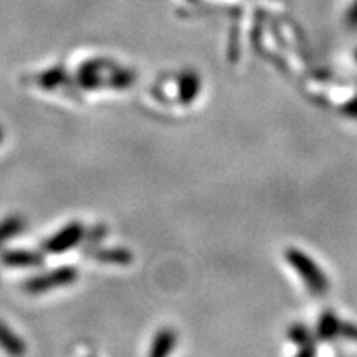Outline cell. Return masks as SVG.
<instances>
[{"label": "cell", "instance_id": "6da1fadb", "mask_svg": "<svg viewBox=\"0 0 357 357\" xmlns=\"http://www.w3.org/2000/svg\"><path fill=\"white\" fill-rule=\"evenodd\" d=\"M284 258L289 263V266L300 275L303 283L306 284V288L310 289L311 294L314 296H324L329 289V280L321 266L312 260L311 257H307L306 253H303L298 248H288L284 253Z\"/></svg>", "mask_w": 357, "mask_h": 357}, {"label": "cell", "instance_id": "7a4b0ae2", "mask_svg": "<svg viewBox=\"0 0 357 357\" xmlns=\"http://www.w3.org/2000/svg\"><path fill=\"white\" fill-rule=\"evenodd\" d=\"M78 280V271L71 266H61L56 270L48 271L35 278L29 280L24 284L25 291L30 294H43L52 291L55 288H63L68 284H73Z\"/></svg>", "mask_w": 357, "mask_h": 357}, {"label": "cell", "instance_id": "3957f363", "mask_svg": "<svg viewBox=\"0 0 357 357\" xmlns=\"http://www.w3.org/2000/svg\"><path fill=\"white\" fill-rule=\"evenodd\" d=\"M83 235H84V229L82 223L71 222L43 243L45 253H50V255H60V253L68 252V250L77 247V245L82 242Z\"/></svg>", "mask_w": 357, "mask_h": 357}, {"label": "cell", "instance_id": "277c9868", "mask_svg": "<svg viewBox=\"0 0 357 357\" xmlns=\"http://www.w3.org/2000/svg\"><path fill=\"white\" fill-rule=\"evenodd\" d=\"M0 260L8 268H35L43 263V257L32 250H7L0 255Z\"/></svg>", "mask_w": 357, "mask_h": 357}, {"label": "cell", "instance_id": "5b68a950", "mask_svg": "<svg viewBox=\"0 0 357 357\" xmlns=\"http://www.w3.org/2000/svg\"><path fill=\"white\" fill-rule=\"evenodd\" d=\"M177 346V333L171 328H162L158 331L149 349V357H169Z\"/></svg>", "mask_w": 357, "mask_h": 357}, {"label": "cell", "instance_id": "8992f818", "mask_svg": "<svg viewBox=\"0 0 357 357\" xmlns=\"http://www.w3.org/2000/svg\"><path fill=\"white\" fill-rule=\"evenodd\" d=\"M0 349L6 351L10 357H22L26 352L25 342L2 321H0Z\"/></svg>", "mask_w": 357, "mask_h": 357}, {"label": "cell", "instance_id": "52a82bcc", "mask_svg": "<svg viewBox=\"0 0 357 357\" xmlns=\"http://www.w3.org/2000/svg\"><path fill=\"white\" fill-rule=\"evenodd\" d=\"M91 257L96 261L111 263V265H129L134 260V255L126 248H100L93 250Z\"/></svg>", "mask_w": 357, "mask_h": 357}, {"label": "cell", "instance_id": "ba28073f", "mask_svg": "<svg viewBox=\"0 0 357 357\" xmlns=\"http://www.w3.org/2000/svg\"><path fill=\"white\" fill-rule=\"evenodd\" d=\"M101 70L102 63H100V61H89V63L83 65L82 70L78 71V83L82 84L84 89L100 88L102 84Z\"/></svg>", "mask_w": 357, "mask_h": 357}, {"label": "cell", "instance_id": "9c48e42d", "mask_svg": "<svg viewBox=\"0 0 357 357\" xmlns=\"http://www.w3.org/2000/svg\"><path fill=\"white\" fill-rule=\"evenodd\" d=\"M341 328L342 324L339 323L336 314L328 311L321 316L318 328H316V337L321 339V341H331V339L337 337L341 334Z\"/></svg>", "mask_w": 357, "mask_h": 357}, {"label": "cell", "instance_id": "30bf717a", "mask_svg": "<svg viewBox=\"0 0 357 357\" xmlns=\"http://www.w3.org/2000/svg\"><path fill=\"white\" fill-rule=\"evenodd\" d=\"M200 91V79L197 75L192 73V71H187L185 75H182V78L178 79V98H181L182 102L189 105L197 98Z\"/></svg>", "mask_w": 357, "mask_h": 357}, {"label": "cell", "instance_id": "8fae6325", "mask_svg": "<svg viewBox=\"0 0 357 357\" xmlns=\"http://www.w3.org/2000/svg\"><path fill=\"white\" fill-rule=\"evenodd\" d=\"M25 222L24 218L19 215H12L7 217L6 220L0 222V247L3 243H7L8 240L13 238L15 235H19L22 230H24Z\"/></svg>", "mask_w": 357, "mask_h": 357}, {"label": "cell", "instance_id": "7c38bea8", "mask_svg": "<svg viewBox=\"0 0 357 357\" xmlns=\"http://www.w3.org/2000/svg\"><path fill=\"white\" fill-rule=\"evenodd\" d=\"M66 82V75L61 68H53L48 70L47 73H43L38 79V84L45 89H55L58 86H61Z\"/></svg>", "mask_w": 357, "mask_h": 357}, {"label": "cell", "instance_id": "4fadbf2b", "mask_svg": "<svg viewBox=\"0 0 357 357\" xmlns=\"http://www.w3.org/2000/svg\"><path fill=\"white\" fill-rule=\"evenodd\" d=\"M288 339H289V341H293L294 344H298V346H306V344H311V342H312V334H311L310 329L306 328V326L294 324L288 329Z\"/></svg>", "mask_w": 357, "mask_h": 357}, {"label": "cell", "instance_id": "5bb4252c", "mask_svg": "<svg viewBox=\"0 0 357 357\" xmlns=\"http://www.w3.org/2000/svg\"><path fill=\"white\" fill-rule=\"evenodd\" d=\"M106 83H108L109 86L118 88V89L128 88L134 83V73H131V71H128V70H119L118 68L109 75V78L106 79Z\"/></svg>", "mask_w": 357, "mask_h": 357}, {"label": "cell", "instance_id": "9a60e30c", "mask_svg": "<svg viewBox=\"0 0 357 357\" xmlns=\"http://www.w3.org/2000/svg\"><path fill=\"white\" fill-rule=\"evenodd\" d=\"M341 334H342V336H346L347 339H351V341H357V326L342 324Z\"/></svg>", "mask_w": 357, "mask_h": 357}, {"label": "cell", "instance_id": "2e32d148", "mask_svg": "<svg viewBox=\"0 0 357 357\" xmlns=\"http://www.w3.org/2000/svg\"><path fill=\"white\" fill-rule=\"evenodd\" d=\"M294 357H316V347L314 344H306V346H301L300 352H298Z\"/></svg>", "mask_w": 357, "mask_h": 357}, {"label": "cell", "instance_id": "e0dca14e", "mask_svg": "<svg viewBox=\"0 0 357 357\" xmlns=\"http://www.w3.org/2000/svg\"><path fill=\"white\" fill-rule=\"evenodd\" d=\"M344 113L351 118L357 119V96L352 98V100L344 106Z\"/></svg>", "mask_w": 357, "mask_h": 357}, {"label": "cell", "instance_id": "ac0fdd59", "mask_svg": "<svg viewBox=\"0 0 357 357\" xmlns=\"http://www.w3.org/2000/svg\"><path fill=\"white\" fill-rule=\"evenodd\" d=\"M2 141H3V131L2 128H0V144H2Z\"/></svg>", "mask_w": 357, "mask_h": 357}, {"label": "cell", "instance_id": "d6986e66", "mask_svg": "<svg viewBox=\"0 0 357 357\" xmlns=\"http://www.w3.org/2000/svg\"><path fill=\"white\" fill-rule=\"evenodd\" d=\"M89 357H95V356H89Z\"/></svg>", "mask_w": 357, "mask_h": 357}]
</instances>
